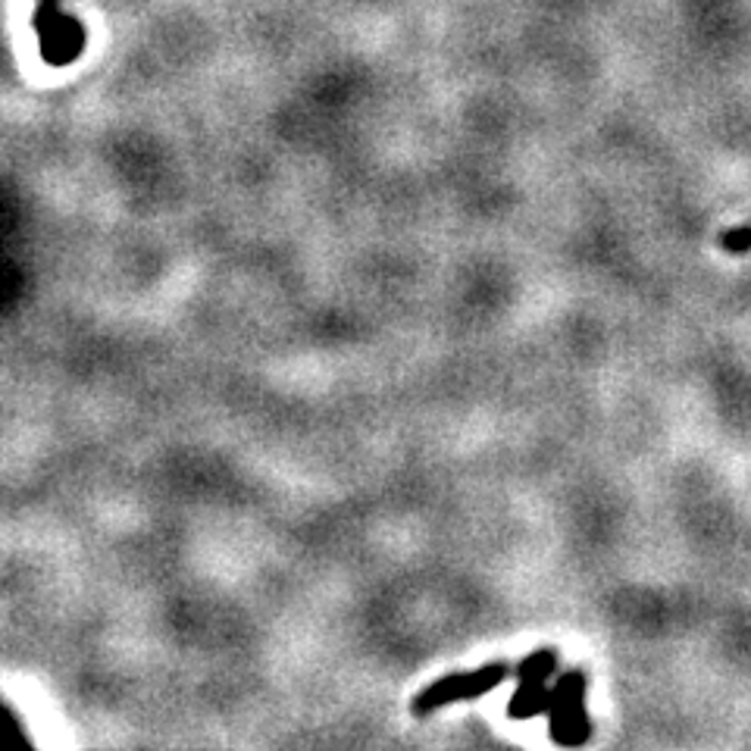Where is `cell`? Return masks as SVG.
Instances as JSON below:
<instances>
[{
    "instance_id": "6da1fadb",
    "label": "cell",
    "mask_w": 751,
    "mask_h": 751,
    "mask_svg": "<svg viewBox=\"0 0 751 751\" xmlns=\"http://www.w3.org/2000/svg\"><path fill=\"white\" fill-rule=\"evenodd\" d=\"M583 689L585 680L580 670H570L564 673L557 685L551 689V704H549V723L554 742L561 745H583L589 739V718H585L583 708Z\"/></svg>"
},
{
    "instance_id": "7a4b0ae2",
    "label": "cell",
    "mask_w": 751,
    "mask_h": 751,
    "mask_svg": "<svg viewBox=\"0 0 751 751\" xmlns=\"http://www.w3.org/2000/svg\"><path fill=\"white\" fill-rule=\"evenodd\" d=\"M507 664H488V668L476 670V673H451L445 680H438L429 689H423L414 701V714L423 718V714H433L435 708H445L451 701H464L476 699V695H485L492 692L495 685L507 680Z\"/></svg>"
},
{
    "instance_id": "3957f363",
    "label": "cell",
    "mask_w": 751,
    "mask_h": 751,
    "mask_svg": "<svg viewBox=\"0 0 751 751\" xmlns=\"http://www.w3.org/2000/svg\"><path fill=\"white\" fill-rule=\"evenodd\" d=\"M554 651L542 649L535 651L533 658H526L520 664V689L514 692V699L507 704V714L514 720H526L549 711L551 692H549V676L554 670Z\"/></svg>"
}]
</instances>
